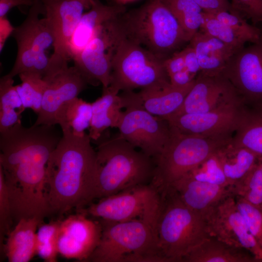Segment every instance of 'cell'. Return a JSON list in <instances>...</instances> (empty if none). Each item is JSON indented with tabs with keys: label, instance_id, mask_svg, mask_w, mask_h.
Returning <instances> with one entry per match:
<instances>
[{
	"label": "cell",
	"instance_id": "8fae6325",
	"mask_svg": "<svg viewBox=\"0 0 262 262\" xmlns=\"http://www.w3.org/2000/svg\"><path fill=\"white\" fill-rule=\"evenodd\" d=\"M118 17L103 24L93 38L73 60L88 84L109 86L112 64L117 46L123 36Z\"/></svg>",
	"mask_w": 262,
	"mask_h": 262
},
{
	"label": "cell",
	"instance_id": "ba28073f",
	"mask_svg": "<svg viewBox=\"0 0 262 262\" xmlns=\"http://www.w3.org/2000/svg\"><path fill=\"white\" fill-rule=\"evenodd\" d=\"M44 9L40 0H33L25 19L16 27L11 35L17 45L14 65L6 75L14 78L25 72H33L44 77L49 63L46 50L53 46L54 37L49 20L40 18Z\"/></svg>",
	"mask_w": 262,
	"mask_h": 262
},
{
	"label": "cell",
	"instance_id": "30bf717a",
	"mask_svg": "<svg viewBox=\"0 0 262 262\" xmlns=\"http://www.w3.org/2000/svg\"><path fill=\"white\" fill-rule=\"evenodd\" d=\"M121 95L126 109L117 128L119 134L154 159L169 138L170 129L168 121L147 111L142 106L137 92H122Z\"/></svg>",
	"mask_w": 262,
	"mask_h": 262
},
{
	"label": "cell",
	"instance_id": "d590c367",
	"mask_svg": "<svg viewBox=\"0 0 262 262\" xmlns=\"http://www.w3.org/2000/svg\"><path fill=\"white\" fill-rule=\"evenodd\" d=\"M213 14L220 21L228 25L245 43H255L262 38V31L256 25L247 23L245 18L228 11Z\"/></svg>",
	"mask_w": 262,
	"mask_h": 262
},
{
	"label": "cell",
	"instance_id": "5bb4252c",
	"mask_svg": "<svg viewBox=\"0 0 262 262\" xmlns=\"http://www.w3.org/2000/svg\"><path fill=\"white\" fill-rule=\"evenodd\" d=\"M205 220L210 236L247 250L258 262H262V250L238 210L234 196L220 201L207 214Z\"/></svg>",
	"mask_w": 262,
	"mask_h": 262
},
{
	"label": "cell",
	"instance_id": "603a6c76",
	"mask_svg": "<svg viewBox=\"0 0 262 262\" xmlns=\"http://www.w3.org/2000/svg\"><path fill=\"white\" fill-rule=\"evenodd\" d=\"M189 42L196 51L200 72L207 75L222 74L227 62L236 52L221 41L200 30Z\"/></svg>",
	"mask_w": 262,
	"mask_h": 262
},
{
	"label": "cell",
	"instance_id": "d6a6232c",
	"mask_svg": "<svg viewBox=\"0 0 262 262\" xmlns=\"http://www.w3.org/2000/svg\"><path fill=\"white\" fill-rule=\"evenodd\" d=\"M235 196L256 205H262V156H259L252 169L237 186L233 188Z\"/></svg>",
	"mask_w": 262,
	"mask_h": 262
},
{
	"label": "cell",
	"instance_id": "ee69618b",
	"mask_svg": "<svg viewBox=\"0 0 262 262\" xmlns=\"http://www.w3.org/2000/svg\"><path fill=\"white\" fill-rule=\"evenodd\" d=\"M196 78L186 69L176 73L169 77L170 83L176 86H182L192 82Z\"/></svg>",
	"mask_w": 262,
	"mask_h": 262
},
{
	"label": "cell",
	"instance_id": "e0dca14e",
	"mask_svg": "<svg viewBox=\"0 0 262 262\" xmlns=\"http://www.w3.org/2000/svg\"><path fill=\"white\" fill-rule=\"evenodd\" d=\"M238 96L232 84L222 73L210 75L199 72L181 106L171 116L208 112Z\"/></svg>",
	"mask_w": 262,
	"mask_h": 262
},
{
	"label": "cell",
	"instance_id": "83f0119b",
	"mask_svg": "<svg viewBox=\"0 0 262 262\" xmlns=\"http://www.w3.org/2000/svg\"><path fill=\"white\" fill-rule=\"evenodd\" d=\"M231 142L262 156V105L248 106Z\"/></svg>",
	"mask_w": 262,
	"mask_h": 262
},
{
	"label": "cell",
	"instance_id": "3957f363",
	"mask_svg": "<svg viewBox=\"0 0 262 262\" xmlns=\"http://www.w3.org/2000/svg\"><path fill=\"white\" fill-rule=\"evenodd\" d=\"M124 36L164 60L189 40L177 19L161 0H148L118 17Z\"/></svg>",
	"mask_w": 262,
	"mask_h": 262
},
{
	"label": "cell",
	"instance_id": "74e56055",
	"mask_svg": "<svg viewBox=\"0 0 262 262\" xmlns=\"http://www.w3.org/2000/svg\"><path fill=\"white\" fill-rule=\"evenodd\" d=\"M13 214L9 196L3 173L0 167V245H3L4 239L11 230Z\"/></svg>",
	"mask_w": 262,
	"mask_h": 262
},
{
	"label": "cell",
	"instance_id": "b9f144b4",
	"mask_svg": "<svg viewBox=\"0 0 262 262\" xmlns=\"http://www.w3.org/2000/svg\"><path fill=\"white\" fill-rule=\"evenodd\" d=\"M187 70L196 77L200 71L198 59L194 49L189 44L181 50Z\"/></svg>",
	"mask_w": 262,
	"mask_h": 262
},
{
	"label": "cell",
	"instance_id": "7dc6e473",
	"mask_svg": "<svg viewBox=\"0 0 262 262\" xmlns=\"http://www.w3.org/2000/svg\"><path fill=\"white\" fill-rule=\"evenodd\" d=\"M161 0V1H162L163 0Z\"/></svg>",
	"mask_w": 262,
	"mask_h": 262
},
{
	"label": "cell",
	"instance_id": "4dcf8cb0",
	"mask_svg": "<svg viewBox=\"0 0 262 262\" xmlns=\"http://www.w3.org/2000/svg\"><path fill=\"white\" fill-rule=\"evenodd\" d=\"M18 76L21 83L16 87L24 106L38 114L41 108L46 81L42 75L33 72H23Z\"/></svg>",
	"mask_w": 262,
	"mask_h": 262
},
{
	"label": "cell",
	"instance_id": "ac0fdd59",
	"mask_svg": "<svg viewBox=\"0 0 262 262\" xmlns=\"http://www.w3.org/2000/svg\"><path fill=\"white\" fill-rule=\"evenodd\" d=\"M54 37L51 56L69 60V48L85 8L78 0H40Z\"/></svg>",
	"mask_w": 262,
	"mask_h": 262
},
{
	"label": "cell",
	"instance_id": "bcb514c9",
	"mask_svg": "<svg viewBox=\"0 0 262 262\" xmlns=\"http://www.w3.org/2000/svg\"><path fill=\"white\" fill-rule=\"evenodd\" d=\"M84 6L85 9H89L93 4L95 0H78Z\"/></svg>",
	"mask_w": 262,
	"mask_h": 262
},
{
	"label": "cell",
	"instance_id": "7a4b0ae2",
	"mask_svg": "<svg viewBox=\"0 0 262 262\" xmlns=\"http://www.w3.org/2000/svg\"><path fill=\"white\" fill-rule=\"evenodd\" d=\"M95 142L98 143L94 199L151 183L155 168L153 158L138 150L119 133L107 136L104 132Z\"/></svg>",
	"mask_w": 262,
	"mask_h": 262
},
{
	"label": "cell",
	"instance_id": "f1b7e54d",
	"mask_svg": "<svg viewBox=\"0 0 262 262\" xmlns=\"http://www.w3.org/2000/svg\"><path fill=\"white\" fill-rule=\"evenodd\" d=\"M14 82L13 78L6 75L0 80V132L21 123V114L26 109Z\"/></svg>",
	"mask_w": 262,
	"mask_h": 262
},
{
	"label": "cell",
	"instance_id": "60d3db41",
	"mask_svg": "<svg viewBox=\"0 0 262 262\" xmlns=\"http://www.w3.org/2000/svg\"><path fill=\"white\" fill-rule=\"evenodd\" d=\"M164 64L168 77L176 73L186 69L181 50L174 52L164 59Z\"/></svg>",
	"mask_w": 262,
	"mask_h": 262
},
{
	"label": "cell",
	"instance_id": "8d00e7d4",
	"mask_svg": "<svg viewBox=\"0 0 262 262\" xmlns=\"http://www.w3.org/2000/svg\"><path fill=\"white\" fill-rule=\"evenodd\" d=\"M235 199L250 233L262 250V205H254L237 196Z\"/></svg>",
	"mask_w": 262,
	"mask_h": 262
},
{
	"label": "cell",
	"instance_id": "e575fe53",
	"mask_svg": "<svg viewBox=\"0 0 262 262\" xmlns=\"http://www.w3.org/2000/svg\"><path fill=\"white\" fill-rule=\"evenodd\" d=\"M186 174L200 181L223 187H230L215 152Z\"/></svg>",
	"mask_w": 262,
	"mask_h": 262
},
{
	"label": "cell",
	"instance_id": "f35d334b",
	"mask_svg": "<svg viewBox=\"0 0 262 262\" xmlns=\"http://www.w3.org/2000/svg\"><path fill=\"white\" fill-rule=\"evenodd\" d=\"M230 13L246 19L254 25L262 23V0H231Z\"/></svg>",
	"mask_w": 262,
	"mask_h": 262
},
{
	"label": "cell",
	"instance_id": "d4e9b609",
	"mask_svg": "<svg viewBox=\"0 0 262 262\" xmlns=\"http://www.w3.org/2000/svg\"><path fill=\"white\" fill-rule=\"evenodd\" d=\"M182 262H258L247 250L213 236L206 238L183 258Z\"/></svg>",
	"mask_w": 262,
	"mask_h": 262
},
{
	"label": "cell",
	"instance_id": "f6af8a7d",
	"mask_svg": "<svg viewBox=\"0 0 262 262\" xmlns=\"http://www.w3.org/2000/svg\"><path fill=\"white\" fill-rule=\"evenodd\" d=\"M33 0H0V17L6 16L13 8L21 5L31 6Z\"/></svg>",
	"mask_w": 262,
	"mask_h": 262
},
{
	"label": "cell",
	"instance_id": "4fadbf2b",
	"mask_svg": "<svg viewBox=\"0 0 262 262\" xmlns=\"http://www.w3.org/2000/svg\"><path fill=\"white\" fill-rule=\"evenodd\" d=\"M222 74L245 105H262V38L236 52Z\"/></svg>",
	"mask_w": 262,
	"mask_h": 262
},
{
	"label": "cell",
	"instance_id": "2e32d148",
	"mask_svg": "<svg viewBox=\"0 0 262 262\" xmlns=\"http://www.w3.org/2000/svg\"><path fill=\"white\" fill-rule=\"evenodd\" d=\"M47 82L41 108L34 125H55V116L60 107L82 92L88 84L75 66H64L53 75L43 77Z\"/></svg>",
	"mask_w": 262,
	"mask_h": 262
},
{
	"label": "cell",
	"instance_id": "9a60e30c",
	"mask_svg": "<svg viewBox=\"0 0 262 262\" xmlns=\"http://www.w3.org/2000/svg\"><path fill=\"white\" fill-rule=\"evenodd\" d=\"M100 221L77 212L61 220L57 240L59 254L68 259L88 260L99 243L102 235Z\"/></svg>",
	"mask_w": 262,
	"mask_h": 262
},
{
	"label": "cell",
	"instance_id": "52a82bcc",
	"mask_svg": "<svg viewBox=\"0 0 262 262\" xmlns=\"http://www.w3.org/2000/svg\"><path fill=\"white\" fill-rule=\"evenodd\" d=\"M164 61L123 35L113 57L109 87L119 93L167 85L170 82Z\"/></svg>",
	"mask_w": 262,
	"mask_h": 262
},
{
	"label": "cell",
	"instance_id": "4316f807",
	"mask_svg": "<svg viewBox=\"0 0 262 262\" xmlns=\"http://www.w3.org/2000/svg\"><path fill=\"white\" fill-rule=\"evenodd\" d=\"M92 116V103L76 97L60 107L55 116V124L60 125L62 131L81 136L89 128Z\"/></svg>",
	"mask_w": 262,
	"mask_h": 262
},
{
	"label": "cell",
	"instance_id": "5b68a950",
	"mask_svg": "<svg viewBox=\"0 0 262 262\" xmlns=\"http://www.w3.org/2000/svg\"><path fill=\"white\" fill-rule=\"evenodd\" d=\"M100 222L101 239L88 262H164L151 225L140 219Z\"/></svg>",
	"mask_w": 262,
	"mask_h": 262
},
{
	"label": "cell",
	"instance_id": "277c9868",
	"mask_svg": "<svg viewBox=\"0 0 262 262\" xmlns=\"http://www.w3.org/2000/svg\"><path fill=\"white\" fill-rule=\"evenodd\" d=\"M161 195L156 226L159 252L164 262H182L188 252L210 236L207 223L181 201L172 187Z\"/></svg>",
	"mask_w": 262,
	"mask_h": 262
},
{
	"label": "cell",
	"instance_id": "8992f818",
	"mask_svg": "<svg viewBox=\"0 0 262 262\" xmlns=\"http://www.w3.org/2000/svg\"><path fill=\"white\" fill-rule=\"evenodd\" d=\"M169 126V138L161 153L154 159L155 168L150 184L160 193L232 138L187 134Z\"/></svg>",
	"mask_w": 262,
	"mask_h": 262
},
{
	"label": "cell",
	"instance_id": "cb8c5ba5",
	"mask_svg": "<svg viewBox=\"0 0 262 262\" xmlns=\"http://www.w3.org/2000/svg\"><path fill=\"white\" fill-rule=\"evenodd\" d=\"M92 103V116L88 135L97 141L109 128H118L125 108L121 95L109 88L102 87V94Z\"/></svg>",
	"mask_w": 262,
	"mask_h": 262
},
{
	"label": "cell",
	"instance_id": "44dd1931",
	"mask_svg": "<svg viewBox=\"0 0 262 262\" xmlns=\"http://www.w3.org/2000/svg\"><path fill=\"white\" fill-rule=\"evenodd\" d=\"M195 82V79L182 86L169 83L163 87L143 89L137 93L142 106L147 111L166 119L180 108Z\"/></svg>",
	"mask_w": 262,
	"mask_h": 262
},
{
	"label": "cell",
	"instance_id": "f546056e",
	"mask_svg": "<svg viewBox=\"0 0 262 262\" xmlns=\"http://www.w3.org/2000/svg\"><path fill=\"white\" fill-rule=\"evenodd\" d=\"M177 19L189 41L199 30L204 19L203 11L193 0H163Z\"/></svg>",
	"mask_w": 262,
	"mask_h": 262
},
{
	"label": "cell",
	"instance_id": "7bdbcfd3",
	"mask_svg": "<svg viewBox=\"0 0 262 262\" xmlns=\"http://www.w3.org/2000/svg\"><path fill=\"white\" fill-rule=\"evenodd\" d=\"M15 28L6 16L0 17V52L2 50L8 38L12 34Z\"/></svg>",
	"mask_w": 262,
	"mask_h": 262
},
{
	"label": "cell",
	"instance_id": "7402d4cb",
	"mask_svg": "<svg viewBox=\"0 0 262 262\" xmlns=\"http://www.w3.org/2000/svg\"><path fill=\"white\" fill-rule=\"evenodd\" d=\"M43 221L36 217L22 218L17 221L1 249L9 262H28L36 254V232Z\"/></svg>",
	"mask_w": 262,
	"mask_h": 262
},
{
	"label": "cell",
	"instance_id": "6da1fadb",
	"mask_svg": "<svg viewBox=\"0 0 262 262\" xmlns=\"http://www.w3.org/2000/svg\"><path fill=\"white\" fill-rule=\"evenodd\" d=\"M62 137L49 159L46 196L51 213L60 214L84 208L94 200L96 152L88 134Z\"/></svg>",
	"mask_w": 262,
	"mask_h": 262
},
{
	"label": "cell",
	"instance_id": "836d02e7",
	"mask_svg": "<svg viewBox=\"0 0 262 262\" xmlns=\"http://www.w3.org/2000/svg\"><path fill=\"white\" fill-rule=\"evenodd\" d=\"M204 17L200 28L202 32L213 36L227 44L236 52L244 47L246 43L226 24L210 13L203 12Z\"/></svg>",
	"mask_w": 262,
	"mask_h": 262
},
{
	"label": "cell",
	"instance_id": "1f68e13d",
	"mask_svg": "<svg viewBox=\"0 0 262 262\" xmlns=\"http://www.w3.org/2000/svg\"><path fill=\"white\" fill-rule=\"evenodd\" d=\"M61 220L41 223L36 235V251L40 258L47 262H56L59 254L57 240Z\"/></svg>",
	"mask_w": 262,
	"mask_h": 262
},
{
	"label": "cell",
	"instance_id": "ab89813d",
	"mask_svg": "<svg viewBox=\"0 0 262 262\" xmlns=\"http://www.w3.org/2000/svg\"><path fill=\"white\" fill-rule=\"evenodd\" d=\"M201 8L203 12L214 14L221 11L229 12L230 3L228 0H193Z\"/></svg>",
	"mask_w": 262,
	"mask_h": 262
},
{
	"label": "cell",
	"instance_id": "d6986e66",
	"mask_svg": "<svg viewBox=\"0 0 262 262\" xmlns=\"http://www.w3.org/2000/svg\"><path fill=\"white\" fill-rule=\"evenodd\" d=\"M181 201L204 219L207 214L220 201L234 196L233 188L223 187L196 180L185 174L170 186Z\"/></svg>",
	"mask_w": 262,
	"mask_h": 262
},
{
	"label": "cell",
	"instance_id": "ffe728a7",
	"mask_svg": "<svg viewBox=\"0 0 262 262\" xmlns=\"http://www.w3.org/2000/svg\"><path fill=\"white\" fill-rule=\"evenodd\" d=\"M126 11L122 4L107 5L95 0L89 11L84 13L72 36L69 48L73 60L93 38L100 27Z\"/></svg>",
	"mask_w": 262,
	"mask_h": 262
},
{
	"label": "cell",
	"instance_id": "484cf974",
	"mask_svg": "<svg viewBox=\"0 0 262 262\" xmlns=\"http://www.w3.org/2000/svg\"><path fill=\"white\" fill-rule=\"evenodd\" d=\"M229 186H237L256 163L259 156L249 149L233 144L231 140L215 152Z\"/></svg>",
	"mask_w": 262,
	"mask_h": 262
},
{
	"label": "cell",
	"instance_id": "7c38bea8",
	"mask_svg": "<svg viewBox=\"0 0 262 262\" xmlns=\"http://www.w3.org/2000/svg\"><path fill=\"white\" fill-rule=\"evenodd\" d=\"M246 105L240 96L209 111L172 115L169 124L181 132L207 136L232 137L244 115Z\"/></svg>",
	"mask_w": 262,
	"mask_h": 262
},
{
	"label": "cell",
	"instance_id": "9c48e42d",
	"mask_svg": "<svg viewBox=\"0 0 262 262\" xmlns=\"http://www.w3.org/2000/svg\"><path fill=\"white\" fill-rule=\"evenodd\" d=\"M161 195L150 183L135 186L100 199L77 212L101 220L123 222L141 219L156 231Z\"/></svg>",
	"mask_w": 262,
	"mask_h": 262
}]
</instances>
